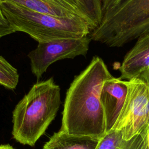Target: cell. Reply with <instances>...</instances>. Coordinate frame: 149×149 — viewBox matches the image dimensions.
<instances>
[{
	"label": "cell",
	"instance_id": "7c38bea8",
	"mask_svg": "<svg viewBox=\"0 0 149 149\" xmlns=\"http://www.w3.org/2000/svg\"><path fill=\"white\" fill-rule=\"evenodd\" d=\"M19 79V74L16 68L0 55V84L13 90L17 87Z\"/></svg>",
	"mask_w": 149,
	"mask_h": 149
},
{
	"label": "cell",
	"instance_id": "4fadbf2b",
	"mask_svg": "<svg viewBox=\"0 0 149 149\" xmlns=\"http://www.w3.org/2000/svg\"><path fill=\"white\" fill-rule=\"evenodd\" d=\"M93 30L101 23L103 12L101 0H78Z\"/></svg>",
	"mask_w": 149,
	"mask_h": 149
},
{
	"label": "cell",
	"instance_id": "2e32d148",
	"mask_svg": "<svg viewBox=\"0 0 149 149\" xmlns=\"http://www.w3.org/2000/svg\"><path fill=\"white\" fill-rule=\"evenodd\" d=\"M139 75L141 76L146 81V83L147 84V86L148 87V91H149V68L147 69L146 70L143 72Z\"/></svg>",
	"mask_w": 149,
	"mask_h": 149
},
{
	"label": "cell",
	"instance_id": "5b68a950",
	"mask_svg": "<svg viewBox=\"0 0 149 149\" xmlns=\"http://www.w3.org/2000/svg\"><path fill=\"white\" fill-rule=\"evenodd\" d=\"M127 95L119 115L111 130L120 132L129 141L149 129V91L140 75L126 80Z\"/></svg>",
	"mask_w": 149,
	"mask_h": 149
},
{
	"label": "cell",
	"instance_id": "e0dca14e",
	"mask_svg": "<svg viewBox=\"0 0 149 149\" xmlns=\"http://www.w3.org/2000/svg\"><path fill=\"white\" fill-rule=\"evenodd\" d=\"M0 24H9L6 18L4 17L1 9H0Z\"/></svg>",
	"mask_w": 149,
	"mask_h": 149
},
{
	"label": "cell",
	"instance_id": "5bb4252c",
	"mask_svg": "<svg viewBox=\"0 0 149 149\" xmlns=\"http://www.w3.org/2000/svg\"><path fill=\"white\" fill-rule=\"evenodd\" d=\"M123 0H101L103 13L114 8Z\"/></svg>",
	"mask_w": 149,
	"mask_h": 149
},
{
	"label": "cell",
	"instance_id": "ba28073f",
	"mask_svg": "<svg viewBox=\"0 0 149 149\" xmlns=\"http://www.w3.org/2000/svg\"><path fill=\"white\" fill-rule=\"evenodd\" d=\"M0 1L16 3L34 11L55 16L80 17L90 23L78 0H0Z\"/></svg>",
	"mask_w": 149,
	"mask_h": 149
},
{
	"label": "cell",
	"instance_id": "7a4b0ae2",
	"mask_svg": "<svg viewBox=\"0 0 149 149\" xmlns=\"http://www.w3.org/2000/svg\"><path fill=\"white\" fill-rule=\"evenodd\" d=\"M61 103V88L52 77L34 84L13 111V139L34 146L55 119Z\"/></svg>",
	"mask_w": 149,
	"mask_h": 149
},
{
	"label": "cell",
	"instance_id": "8992f818",
	"mask_svg": "<svg viewBox=\"0 0 149 149\" xmlns=\"http://www.w3.org/2000/svg\"><path fill=\"white\" fill-rule=\"evenodd\" d=\"M89 36L80 38H65L38 42L37 47L28 54L32 73L40 79L49 66L55 62L85 56L91 41Z\"/></svg>",
	"mask_w": 149,
	"mask_h": 149
},
{
	"label": "cell",
	"instance_id": "6da1fadb",
	"mask_svg": "<svg viewBox=\"0 0 149 149\" xmlns=\"http://www.w3.org/2000/svg\"><path fill=\"white\" fill-rule=\"evenodd\" d=\"M111 76L102 59L95 56L74 76L66 91L60 130L97 140L107 134L100 93L104 82Z\"/></svg>",
	"mask_w": 149,
	"mask_h": 149
},
{
	"label": "cell",
	"instance_id": "3957f363",
	"mask_svg": "<svg viewBox=\"0 0 149 149\" xmlns=\"http://www.w3.org/2000/svg\"><path fill=\"white\" fill-rule=\"evenodd\" d=\"M0 9L15 32L25 33L38 42L83 37L92 30L90 23L80 17L55 16L5 1H0Z\"/></svg>",
	"mask_w": 149,
	"mask_h": 149
},
{
	"label": "cell",
	"instance_id": "ffe728a7",
	"mask_svg": "<svg viewBox=\"0 0 149 149\" xmlns=\"http://www.w3.org/2000/svg\"><path fill=\"white\" fill-rule=\"evenodd\" d=\"M143 149H147V139H146V144H145V146L144 147Z\"/></svg>",
	"mask_w": 149,
	"mask_h": 149
},
{
	"label": "cell",
	"instance_id": "8fae6325",
	"mask_svg": "<svg viewBox=\"0 0 149 149\" xmlns=\"http://www.w3.org/2000/svg\"><path fill=\"white\" fill-rule=\"evenodd\" d=\"M147 134V132L125 141L123 140L120 132L111 130L98 141L95 149H143Z\"/></svg>",
	"mask_w": 149,
	"mask_h": 149
},
{
	"label": "cell",
	"instance_id": "52a82bcc",
	"mask_svg": "<svg viewBox=\"0 0 149 149\" xmlns=\"http://www.w3.org/2000/svg\"><path fill=\"white\" fill-rule=\"evenodd\" d=\"M127 87L126 80L112 76L103 83L100 93L106 122L107 132L113 127L123 106L127 95Z\"/></svg>",
	"mask_w": 149,
	"mask_h": 149
},
{
	"label": "cell",
	"instance_id": "30bf717a",
	"mask_svg": "<svg viewBox=\"0 0 149 149\" xmlns=\"http://www.w3.org/2000/svg\"><path fill=\"white\" fill-rule=\"evenodd\" d=\"M100 140L70 134L60 130L53 134L44 145L43 149H95Z\"/></svg>",
	"mask_w": 149,
	"mask_h": 149
},
{
	"label": "cell",
	"instance_id": "277c9868",
	"mask_svg": "<svg viewBox=\"0 0 149 149\" xmlns=\"http://www.w3.org/2000/svg\"><path fill=\"white\" fill-rule=\"evenodd\" d=\"M148 33L149 0H123L103 13L89 37L109 47H120Z\"/></svg>",
	"mask_w": 149,
	"mask_h": 149
},
{
	"label": "cell",
	"instance_id": "9c48e42d",
	"mask_svg": "<svg viewBox=\"0 0 149 149\" xmlns=\"http://www.w3.org/2000/svg\"><path fill=\"white\" fill-rule=\"evenodd\" d=\"M119 67L122 80H128L149 68V33L137 39Z\"/></svg>",
	"mask_w": 149,
	"mask_h": 149
},
{
	"label": "cell",
	"instance_id": "9a60e30c",
	"mask_svg": "<svg viewBox=\"0 0 149 149\" xmlns=\"http://www.w3.org/2000/svg\"><path fill=\"white\" fill-rule=\"evenodd\" d=\"M15 31L10 24H0V40L4 36L15 33Z\"/></svg>",
	"mask_w": 149,
	"mask_h": 149
},
{
	"label": "cell",
	"instance_id": "ac0fdd59",
	"mask_svg": "<svg viewBox=\"0 0 149 149\" xmlns=\"http://www.w3.org/2000/svg\"><path fill=\"white\" fill-rule=\"evenodd\" d=\"M0 149H15L10 144H2L0 145Z\"/></svg>",
	"mask_w": 149,
	"mask_h": 149
},
{
	"label": "cell",
	"instance_id": "d6986e66",
	"mask_svg": "<svg viewBox=\"0 0 149 149\" xmlns=\"http://www.w3.org/2000/svg\"><path fill=\"white\" fill-rule=\"evenodd\" d=\"M147 149H149V129L147 134Z\"/></svg>",
	"mask_w": 149,
	"mask_h": 149
}]
</instances>
